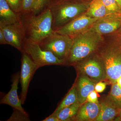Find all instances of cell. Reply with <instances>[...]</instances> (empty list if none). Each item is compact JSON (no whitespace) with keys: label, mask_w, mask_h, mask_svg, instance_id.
<instances>
[{"label":"cell","mask_w":121,"mask_h":121,"mask_svg":"<svg viewBox=\"0 0 121 121\" xmlns=\"http://www.w3.org/2000/svg\"><path fill=\"white\" fill-rule=\"evenodd\" d=\"M104 36L95 52L104 64L106 80L112 85L121 76V35L117 31Z\"/></svg>","instance_id":"1"},{"label":"cell","mask_w":121,"mask_h":121,"mask_svg":"<svg viewBox=\"0 0 121 121\" xmlns=\"http://www.w3.org/2000/svg\"><path fill=\"white\" fill-rule=\"evenodd\" d=\"M20 19L26 39L33 43L39 44L54 32L52 29V16L47 7L38 14L32 12L20 15Z\"/></svg>","instance_id":"2"},{"label":"cell","mask_w":121,"mask_h":121,"mask_svg":"<svg viewBox=\"0 0 121 121\" xmlns=\"http://www.w3.org/2000/svg\"><path fill=\"white\" fill-rule=\"evenodd\" d=\"M89 3H79L65 0H52L47 6L52 17V29L55 31L85 13Z\"/></svg>","instance_id":"3"},{"label":"cell","mask_w":121,"mask_h":121,"mask_svg":"<svg viewBox=\"0 0 121 121\" xmlns=\"http://www.w3.org/2000/svg\"><path fill=\"white\" fill-rule=\"evenodd\" d=\"M104 39V36L91 28L73 38V44L66 65H73L94 53Z\"/></svg>","instance_id":"4"},{"label":"cell","mask_w":121,"mask_h":121,"mask_svg":"<svg viewBox=\"0 0 121 121\" xmlns=\"http://www.w3.org/2000/svg\"><path fill=\"white\" fill-rule=\"evenodd\" d=\"M73 43L72 37L54 31L39 44L41 49L52 52L58 58L65 60L66 63Z\"/></svg>","instance_id":"5"},{"label":"cell","mask_w":121,"mask_h":121,"mask_svg":"<svg viewBox=\"0 0 121 121\" xmlns=\"http://www.w3.org/2000/svg\"><path fill=\"white\" fill-rule=\"evenodd\" d=\"M73 66L78 74L87 76L95 83L106 79L104 64L95 52Z\"/></svg>","instance_id":"6"},{"label":"cell","mask_w":121,"mask_h":121,"mask_svg":"<svg viewBox=\"0 0 121 121\" xmlns=\"http://www.w3.org/2000/svg\"><path fill=\"white\" fill-rule=\"evenodd\" d=\"M28 54L39 68L47 65H66L65 60L60 59L52 52L41 49L39 44L25 39L23 45V51Z\"/></svg>","instance_id":"7"},{"label":"cell","mask_w":121,"mask_h":121,"mask_svg":"<svg viewBox=\"0 0 121 121\" xmlns=\"http://www.w3.org/2000/svg\"><path fill=\"white\" fill-rule=\"evenodd\" d=\"M22 53L20 82L22 88L21 99L22 104H23L26 99L30 81L39 67L28 54L25 52Z\"/></svg>","instance_id":"8"},{"label":"cell","mask_w":121,"mask_h":121,"mask_svg":"<svg viewBox=\"0 0 121 121\" xmlns=\"http://www.w3.org/2000/svg\"><path fill=\"white\" fill-rule=\"evenodd\" d=\"M98 19L89 17L84 13L55 32L73 38L89 30Z\"/></svg>","instance_id":"9"},{"label":"cell","mask_w":121,"mask_h":121,"mask_svg":"<svg viewBox=\"0 0 121 121\" xmlns=\"http://www.w3.org/2000/svg\"><path fill=\"white\" fill-rule=\"evenodd\" d=\"M121 26V12L109 13L99 18L91 28L104 36L117 31Z\"/></svg>","instance_id":"10"},{"label":"cell","mask_w":121,"mask_h":121,"mask_svg":"<svg viewBox=\"0 0 121 121\" xmlns=\"http://www.w3.org/2000/svg\"><path fill=\"white\" fill-rule=\"evenodd\" d=\"M0 28L2 29L8 44L22 52L26 37L21 20L16 23L0 27Z\"/></svg>","instance_id":"11"},{"label":"cell","mask_w":121,"mask_h":121,"mask_svg":"<svg viewBox=\"0 0 121 121\" xmlns=\"http://www.w3.org/2000/svg\"><path fill=\"white\" fill-rule=\"evenodd\" d=\"M20 73L19 72L13 76L11 88L8 94L1 99L0 104H5L10 106L13 109L18 110L25 114L28 115L22 107V103L17 95L18 85L20 81Z\"/></svg>","instance_id":"12"},{"label":"cell","mask_w":121,"mask_h":121,"mask_svg":"<svg viewBox=\"0 0 121 121\" xmlns=\"http://www.w3.org/2000/svg\"><path fill=\"white\" fill-rule=\"evenodd\" d=\"M78 74L75 84L76 87L78 101L83 104L86 102L89 94L95 90L96 83L87 76Z\"/></svg>","instance_id":"13"},{"label":"cell","mask_w":121,"mask_h":121,"mask_svg":"<svg viewBox=\"0 0 121 121\" xmlns=\"http://www.w3.org/2000/svg\"><path fill=\"white\" fill-rule=\"evenodd\" d=\"M101 104L89 102L82 104L74 121H95L99 114Z\"/></svg>","instance_id":"14"},{"label":"cell","mask_w":121,"mask_h":121,"mask_svg":"<svg viewBox=\"0 0 121 121\" xmlns=\"http://www.w3.org/2000/svg\"><path fill=\"white\" fill-rule=\"evenodd\" d=\"M20 21V15L14 12L5 0H0V27L16 23Z\"/></svg>","instance_id":"15"},{"label":"cell","mask_w":121,"mask_h":121,"mask_svg":"<svg viewBox=\"0 0 121 121\" xmlns=\"http://www.w3.org/2000/svg\"><path fill=\"white\" fill-rule=\"evenodd\" d=\"M101 109L95 121H114L119 115L120 110L115 108L104 100L100 103Z\"/></svg>","instance_id":"16"},{"label":"cell","mask_w":121,"mask_h":121,"mask_svg":"<svg viewBox=\"0 0 121 121\" xmlns=\"http://www.w3.org/2000/svg\"><path fill=\"white\" fill-rule=\"evenodd\" d=\"M110 13H111L108 11L101 0H91L84 14L89 17L99 19Z\"/></svg>","instance_id":"17"},{"label":"cell","mask_w":121,"mask_h":121,"mask_svg":"<svg viewBox=\"0 0 121 121\" xmlns=\"http://www.w3.org/2000/svg\"><path fill=\"white\" fill-rule=\"evenodd\" d=\"M82 105L79 102H76L60 110L56 117L59 121H74Z\"/></svg>","instance_id":"18"},{"label":"cell","mask_w":121,"mask_h":121,"mask_svg":"<svg viewBox=\"0 0 121 121\" xmlns=\"http://www.w3.org/2000/svg\"><path fill=\"white\" fill-rule=\"evenodd\" d=\"M78 102L77 92L75 84H74L65 97L63 99L52 115L56 116L60 110L65 107L71 105Z\"/></svg>","instance_id":"19"},{"label":"cell","mask_w":121,"mask_h":121,"mask_svg":"<svg viewBox=\"0 0 121 121\" xmlns=\"http://www.w3.org/2000/svg\"><path fill=\"white\" fill-rule=\"evenodd\" d=\"M104 100L115 108L121 109V89L117 82L112 84L110 91Z\"/></svg>","instance_id":"20"},{"label":"cell","mask_w":121,"mask_h":121,"mask_svg":"<svg viewBox=\"0 0 121 121\" xmlns=\"http://www.w3.org/2000/svg\"><path fill=\"white\" fill-rule=\"evenodd\" d=\"M38 0H23L20 15H24L33 12Z\"/></svg>","instance_id":"21"},{"label":"cell","mask_w":121,"mask_h":121,"mask_svg":"<svg viewBox=\"0 0 121 121\" xmlns=\"http://www.w3.org/2000/svg\"><path fill=\"white\" fill-rule=\"evenodd\" d=\"M111 13L121 12V9L116 0H101Z\"/></svg>","instance_id":"22"},{"label":"cell","mask_w":121,"mask_h":121,"mask_svg":"<svg viewBox=\"0 0 121 121\" xmlns=\"http://www.w3.org/2000/svg\"><path fill=\"white\" fill-rule=\"evenodd\" d=\"M7 121H30L29 115L25 114L20 111L13 109V112Z\"/></svg>","instance_id":"23"},{"label":"cell","mask_w":121,"mask_h":121,"mask_svg":"<svg viewBox=\"0 0 121 121\" xmlns=\"http://www.w3.org/2000/svg\"><path fill=\"white\" fill-rule=\"evenodd\" d=\"M14 12L20 15L23 0H5Z\"/></svg>","instance_id":"24"},{"label":"cell","mask_w":121,"mask_h":121,"mask_svg":"<svg viewBox=\"0 0 121 121\" xmlns=\"http://www.w3.org/2000/svg\"><path fill=\"white\" fill-rule=\"evenodd\" d=\"M52 0H38L33 12L36 14L40 13L46 8Z\"/></svg>","instance_id":"25"},{"label":"cell","mask_w":121,"mask_h":121,"mask_svg":"<svg viewBox=\"0 0 121 121\" xmlns=\"http://www.w3.org/2000/svg\"><path fill=\"white\" fill-rule=\"evenodd\" d=\"M86 101L96 103H99L98 100L97 92L95 90L91 92L87 96Z\"/></svg>","instance_id":"26"},{"label":"cell","mask_w":121,"mask_h":121,"mask_svg":"<svg viewBox=\"0 0 121 121\" xmlns=\"http://www.w3.org/2000/svg\"><path fill=\"white\" fill-rule=\"evenodd\" d=\"M106 84L102 82H99L95 84V90L97 93H101L103 92L106 88Z\"/></svg>","instance_id":"27"},{"label":"cell","mask_w":121,"mask_h":121,"mask_svg":"<svg viewBox=\"0 0 121 121\" xmlns=\"http://www.w3.org/2000/svg\"><path fill=\"white\" fill-rule=\"evenodd\" d=\"M0 44L1 45L8 44L2 29L0 28Z\"/></svg>","instance_id":"28"},{"label":"cell","mask_w":121,"mask_h":121,"mask_svg":"<svg viewBox=\"0 0 121 121\" xmlns=\"http://www.w3.org/2000/svg\"><path fill=\"white\" fill-rule=\"evenodd\" d=\"M42 121H59V120L57 118L56 116L51 115L49 117L46 118Z\"/></svg>","instance_id":"29"},{"label":"cell","mask_w":121,"mask_h":121,"mask_svg":"<svg viewBox=\"0 0 121 121\" xmlns=\"http://www.w3.org/2000/svg\"><path fill=\"white\" fill-rule=\"evenodd\" d=\"M71 2H79V3H90L91 0H65Z\"/></svg>","instance_id":"30"},{"label":"cell","mask_w":121,"mask_h":121,"mask_svg":"<svg viewBox=\"0 0 121 121\" xmlns=\"http://www.w3.org/2000/svg\"><path fill=\"white\" fill-rule=\"evenodd\" d=\"M117 83L119 88L121 89V76L117 80Z\"/></svg>","instance_id":"31"},{"label":"cell","mask_w":121,"mask_h":121,"mask_svg":"<svg viewBox=\"0 0 121 121\" xmlns=\"http://www.w3.org/2000/svg\"><path fill=\"white\" fill-rule=\"evenodd\" d=\"M114 121H121V109L120 110L118 117L115 118Z\"/></svg>","instance_id":"32"},{"label":"cell","mask_w":121,"mask_h":121,"mask_svg":"<svg viewBox=\"0 0 121 121\" xmlns=\"http://www.w3.org/2000/svg\"><path fill=\"white\" fill-rule=\"evenodd\" d=\"M121 9V0H116Z\"/></svg>","instance_id":"33"},{"label":"cell","mask_w":121,"mask_h":121,"mask_svg":"<svg viewBox=\"0 0 121 121\" xmlns=\"http://www.w3.org/2000/svg\"><path fill=\"white\" fill-rule=\"evenodd\" d=\"M117 31L121 35V27H120L119 28V29Z\"/></svg>","instance_id":"34"}]
</instances>
